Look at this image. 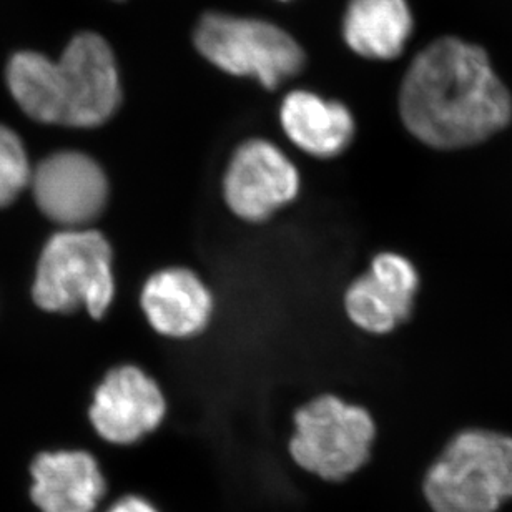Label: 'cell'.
Instances as JSON below:
<instances>
[{"label":"cell","mask_w":512,"mask_h":512,"mask_svg":"<svg viewBox=\"0 0 512 512\" xmlns=\"http://www.w3.org/2000/svg\"><path fill=\"white\" fill-rule=\"evenodd\" d=\"M167 403L158 384L137 366H119L95 389L90 426L105 443L130 446L160 426Z\"/></svg>","instance_id":"obj_8"},{"label":"cell","mask_w":512,"mask_h":512,"mask_svg":"<svg viewBox=\"0 0 512 512\" xmlns=\"http://www.w3.org/2000/svg\"><path fill=\"white\" fill-rule=\"evenodd\" d=\"M30 178L29 160L19 135L0 125V207L14 202Z\"/></svg>","instance_id":"obj_15"},{"label":"cell","mask_w":512,"mask_h":512,"mask_svg":"<svg viewBox=\"0 0 512 512\" xmlns=\"http://www.w3.org/2000/svg\"><path fill=\"white\" fill-rule=\"evenodd\" d=\"M5 75L20 109L42 124L99 127L122 102L114 52L94 32L75 35L57 62L39 52H19Z\"/></svg>","instance_id":"obj_2"},{"label":"cell","mask_w":512,"mask_h":512,"mask_svg":"<svg viewBox=\"0 0 512 512\" xmlns=\"http://www.w3.org/2000/svg\"><path fill=\"white\" fill-rule=\"evenodd\" d=\"M40 210L65 227H82L104 212L109 182L99 163L79 152L45 158L32 173Z\"/></svg>","instance_id":"obj_10"},{"label":"cell","mask_w":512,"mask_h":512,"mask_svg":"<svg viewBox=\"0 0 512 512\" xmlns=\"http://www.w3.org/2000/svg\"><path fill=\"white\" fill-rule=\"evenodd\" d=\"M399 114L419 142L458 150L503 132L511 124L512 99L481 47L444 37L409 65Z\"/></svg>","instance_id":"obj_1"},{"label":"cell","mask_w":512,"mask_h":512,"mask_svg":"<svg viewBox=\"0 0 512 512\" xmlns=\"http://www.w3.org/2000/svg\"><path fill=\"white\" fill-rule=\"evenodd\" d=\"M418 288V270L406 256L381 253L346 291V313L361 330L386 335L408 320Z\"/></svg>","instance_id":"obj_11"},{"label":"cell","mask_w":512,"mask_h":512,"mask_svg":"<svg viewBox=\"0 0 512 512\" xmlns=\"http://www.w3.org/2000/svg\"><path fill=\"white\" fill-rule=\"evenodd\" d=\"M434 512H496L512 499V438L488 429L456 434L424 479Z\"/></svg>","instance_id":"obj_3"},{"label":"cell","mask_w":512,"mask_h":512,"mask_svg":"<svg viewBox=\"0 0 512 512\" xmlns=\"http://www.w3.org/2000/svg\"><path fill=\"white\" fill-rule=\"evenodd\" d=\"M140 303L153 330L170 338L202 333L213 311L212 293L187 268H167L150 276Z\"/></svg>","instance_id":"obj_12"},{"label":"cell","mask_w":512,"mask_h":512,"mask_svg":"<svg viewBox=\"0 0 512 512\" xmlns=\"http://www.w3.org/2000/svg\"><path fill=\"white\" fill-rule=\"evenodd\" d=\"M413 32L406 0H350L343 22L346 44L368 59H396Z\"/></svg>","instance_id":"obj_14"},{"label":"cell","mask_w":512,"mask_h":512,"mask_svg":"<svg viewBox=\"0 0 512 512\" xmlns=\"http://www.w3.org/2000/svg\"><path fill=\"white\" fill-rule=\"evenodd\" d=\"M198 52L215 67L238 77H255L266 89L300 74L305 54L293 37L265 20L208 14L195 29Z\"/></svg>","instance_id":"obj_6"},{"label":"cell","mask_w":512,"mask_h":512,"mask_svg":"<svg viewBox=\"0 0 512 512\" xmlns=\"http://www.w3.org/2000/svg\"><path fill=\"white\" fill-rule=\"evenodd\" d=\"M375 436L365 408L325 394L296 411L290 454L308 473L336 483L368 463Z\"/></svg>","instance_id":"obj_5"},{"label":"cell","mask_w":512,"mask_h":512,"mask_svg":"<svg viewBox=\"0 0 512 512\" xmlns=\"http://www.w3.org/2000/svg\"><path fill=\"white\" fill-rule=\"evenodd\" d=\"M34 300L47 311L72 313L84 306L92 318H102L114 300L109 242L84 230L50 238L37 268Z\"/></svg>","instance_id":"obj_4"},{"label":"cell","mask_w":512,"mask_h":512,"mask_svg":"<svg viewBox=\"0 0 512 512\" xmlns=\"http://www.w3.org/2000/svg\"><path fill=\"white\" fill-rule=\"evenodd\" d=\"M280 117L291 142L313 157L340 155L355 135V120L345 105L305 90L286 95Z\"/></svg>","instance_id":"obj_13"},{"label":"cell","mask_w":512,"mask_h":512,"mask_svg":"<svg viewBox=\"0 0 512 512\" xmlns=\"http://www.w3.org/2000/svg\"><path fill=\"white\" fill-rule=\"evenodd\" d=\"M104 512H158L148 503L147 499L140 498L137 494H125L122 498L115 499Z\"/></svg>","instance_id":"obj_16"},{"label":"cell","mask_w":512,"mask_h":512,"mask_svg":"<svg viewBox=\"0 0 512 512\" xmlns=\"http://www.w3.org/2000/svg\"><path fill=\"white\" fill-rule=\"evenodd\" d=\"M107 496L109 478L89 449H42L30 461L29 498L37 512H97Z\"/></svg>","instance_id":"obj_9"},{"label":"cell","mask_w":512,"mask_h":512,"mask_svg":"<svg viewBox=\"0 0 512 512\" xmlns=\"http://www.w3.org/2000/svg\"><path fill=\"white\" fill-rule=\"evenodd\" d=\"M300 175L290 158L266 140H248L233 153L223 177L228 208L245 222L258 223L295 200Z\"/></svg>","instance_id":"obj_7"}]
</instances>
